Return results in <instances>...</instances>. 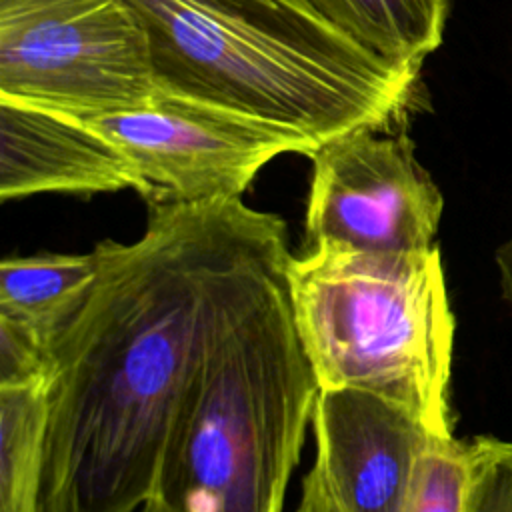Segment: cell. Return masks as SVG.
I'll return each instance as SVG.
<instances>
[{"instance_id":"obj_1","label":"cell","mask_w":512,"mask_h":512,"mask_svg":"<svg viewBox=\"0 0 512 512\" xmlns=\"http://www.w3.org/2000/svg\"><path fill=\"white\" fill-rule=\"evenodd\" d=\"M98 278L50 338L42 512H140L208 336L286 222L242 198L150 202L134 242L102 240Z\"/></svg>"},{"instance_id":"obj_2","label":"cell","mask_w":512,"mask_h":512,"mask_svg":"<svg viewBox=\"0 0 512 512\" xmlns=\"http://www.w3.org/2000/svg\"><path fill=\"white\" fill-rule=\"evenodd\" d=\"M150 44L156 90L272 124L318 146L390 128L420 70L370 54L304 0H126Z\"/></svg>"},{"instance_id":"obj_3","label":"cell","mask_w":512,"mask_h":512,"mask_svg":"<svg viewBox=\"0 0 512 512\" xmlns=\"http://www.w3.org/2000/svg\"><path fill=\"white\" fill-rule=\"evenodd\" d=\"M258 268L220 312L176 414L154 512H284L320 392L286 264Z\"/></svg>"},{"instance_id":"obj_4","label":"cell","mask_w":512,"mask_h":512,"mask_svg":"<svg viewBox=\"0 0 512 512\" xmlns=\"http://www.w3.org/2000/svg\"><path fill=\"white\" fill-rule=\"evenodd\" d=\"M286 282L320 390L354 388L454 436L450 376L456 322L440 248L356 252L316 246L290 256Z\"/></svg>"},{"instance_id":"obj_5","label":"cell","mask_w":512,"mask_h":512,"mask_svg":"<svg viewBox=\"0 0 512 512\" xmlns=\"http://www.w3.org/2000/svg\"><path fill=\"white\" fill-rule=\"evenodd\" d=\"M156 92L148 34L126 0H0V98L92 118Z\"/></svg>"},{"instance_id":"obj_6","label":"cell","mask_w":512,"mask_h":512,"mask_svg":"<svg viewBox=\"0 0 512 512\" xmlns=\"http://www.w3.org/2000/svg\"><path fill=\"white\" fill-rule=\"evenodd\" d=\"M86 120L136 168L148 204L242 198L276 156L318 148L286 126L164 92L144 106Z\"/></svg>"},{"instance_id":"obj_7","label":"cell","mask_w":512,"mask_h":512,"mask_svg":"<svg viewBox=\"0 0 512 512\" xmlns=\"http://www.w3.org/2000/svg\"><path fill=\"white\" fill-rule=\"evenodd\" d=\"M308 158L306 250L420 252L436 246L444 198L404 132L362 126L322 142Z\"/></svg>"},{"instance_id":"obj_8","label":"cell","mask_w":512,"mask_h":512,"mask_svg":"<svg viewBox=\"0 0 512 512\" xmlns=\"http://www.w3.org/2000/svg\"><path fill=\"white\" fill-rule=\"evenodd\" d=\"M314 460L342 512H402L432 434L376 394L320 390L312 412Z\"/></svg>"},{"instance_id":"obj_9","label":"cell","mask_w":512,"mask_h":512,"mask_svg":"<svg viewBox=\"0 0 512 512\" xmlns=\"http://www.w3.org/2000/svg\"><path fill=\"white\" fill-rule=\"evenodd\" d=\"M146 186L120 148L86 118L0 98V198L100 194Z\"/></svg>"},{"instance_id":"obj_10","label":"cell","mask_w":512,"mask_h":512,"mask_svg":"<svg viewBox=\"0 0 512 512\" xmlns=\"http://www.w3.org/2000/svg\"><path fill=\"white\" fill-rule=\"evenodd\" d=\"M320 18L370 54L420 70L440 48L450 0H304Z\"/></svg>"},{"instance_id":"obj_11","label":"cell","mask_w":512,"mask_h":512,"mask_svg":"<svg viewBox=\"0 0 512 512\" xmlns=\"http://www.w3.org/2000/svg\"><path fill=\"white\" fill-rule=\"evenodd\" d=\"M96 248L86 254L12 256L0 262V314L36 328L48 342L86 302L98 278Z\"/></svg>"},{"instance_id":"obj_12","label":"cell","mask_w":512,"mask_h":512,"mask_svg":"<svg viewBox=\"0 0 512 512\" xmlns=\"http://www.w3.org/2000/svg\"><path fill=\"white\" fill-rule=\"evenodd\" d=\"M48 388L0 386V512H42Z\"/></svg>"},{"instance_id":"obj_13","label":"cell","mask_w":512,"mask_h":512,"mask_svg":"<svg viewBox=\"0 0 512 512\" xmlns=\"http://www.w3.org/2000/svg\"><path fill=\"white\" fill-rule=\"evenodd\" d=\"M478 478L476 440L432 436L420 456L402 512H472Z\"/></svg>"},{"instance_id":"obj_14","label":"cell","mask_w":512,"mask_h":512,"mask_svg":"<svg viewBox=\"0 0 512 512\" xmlns=\"http://www.w3.org/2000/svg\"><path fill=\"white\" fill-rule=\"evenodd\" d=\"M48 378V340L36 328L0 314V386H26Z\"/></svg>"},{"instance_id":"obj_15","label":"cell","mask_w":512,"mask_h":512,"mask_svg":"<svg viewBox=\"0 0 512 512\" xmlns=\"http://www.w3.org/2000/svg\"><path fill=\"white\" fill-rule=\"evenodd\" d=\"M478 478L472 512H512V440L476 436Z\"/></svg>"},{"instance_id":"obj_16","label":"cell","mask_w":512,"mask_h":512,"mask_svg":"<svg viewBox=\"0 0 512 512\" xmlns=\"http://www.w3.org/2000/svg\"><path fill=\"white\" fill-rule=\"evenodd\" d=\"M294 512H342L316 460L302 480V494Z\"/></svg>"},{"instance_id":"obj_17","label":"cell","mask_w":512,"mask_h":512,"mask_svg":"<svg viewBox=\"0 0 512 512\" xmlns=\"http://www.w3.org/2000/svg\"><path fill=\"white\" fill-rule=\"evenodd\" d=\"M496 268L500 274L502 296L512 308V232L496 250Z\"/></svg>"},{"instance_id":"obj_18","label":"cell","mask_w":512,"mask_h":512,"mask_svg":"<svg viewBox=\"0 0 512 512\" xmlns=\"http://www.w3.org/2000/svg\"><path fill=\"white\" fill-rule=\"evenodd\" d=\"M140 512H154V510H148V508H142Z\"/></svg>"}]
</instances>
